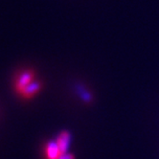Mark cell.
I'll list each match as a JSON object with an SVG mask.
<instances>
[{
    "instance_id": "cell-1",
    "label": "cell",
    "mask_w": 159,
    "mask_h": 159,
    "mask_svg": "<svg viewBox=\"0 0 159 159\" xmlns=\"http://www.w3.org/2000/svg\"><path fill=\"white\" fill-rule=\"evenodd\" d=\"M71 142L70 133L67 131L61 132L57 138L47 143L44 148V156L46 159H74V156L69 152Z\"/></svg>"
},
{
    "instance_id": "cell-2",
    "label": "cell",
    "mask_w": 159,
    "mask_h": 159,
    "mask_svg": "<svg viewBox=\"0 0 159 159\" xmlns=\"http://www.w3.org/2000/svg\"><path fill=\"white\" fill-rule=\"evenodd\" d=\"M15 88L16 93L25 99H30L37 95L41 88L40 83L32 70L20 71L15 79Z\"/></svg>"
}]
</instances>
